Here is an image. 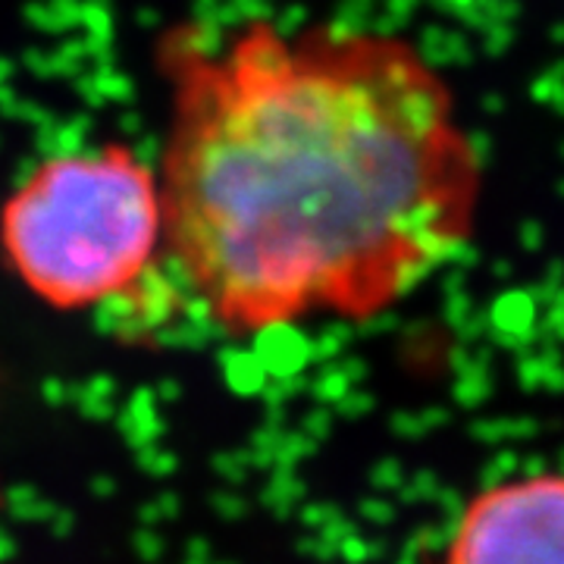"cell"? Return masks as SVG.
Masks as SVG:
<instances>
[{
	"label": "cell",
	"mask_w": 564,
	"mask_h": 564,
	"mask_svg": "<svg viewBox=\"0 0 564 564\" xmlns=\"http://www.w3.org/2000/svg\"><path fill=\"white\" fill-rule=\"evenodd\" d=\"M158 69L166 267L226 336L377 317L474 239L480 144L404 35L173 25Z\"/></svg>",
	"instance_id": "obj_1"
},
{
	"label": "cell",
	"mask_w": 564,
	"mask_h": 564,
	"mask_svg": "<svg viewBox=\"0 0 564 564\" xmlns=\"http://www.w3.org/2000/svg\"><path fill=\"white\" fill-rule=\"evenodd\" d=\"M0 261L54 311L132 299L166 267L158 161L126 141L47 154L0 204Z\"/></svg>",
	"instance_id": "obj_2"
},
{
	"label": "cell",
	"mask_w": 564,
	"mask_h": 564,
	"mask_svg": "<svg viewBox=\"0 0 564 564\" xmlns=\"http://www.w3.org/2000/svg\"><path fill=\"white\" fill-rule=\"evenodd\" d=\"M452 564H564V477L505 484L467 508Z\"/></svg>",
	"instance_id": "obj_3"
}]
</instances>
